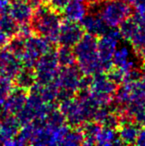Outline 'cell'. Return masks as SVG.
Instances as JSON below:
<instances>
[{"mask_svg": "<svg viewBox=\"0 0 145 146\" xmlns=\"http://www.w3.org/2000/svg\"><path fill=\"white\" fill-rule=\"evenodd\" d=\"M62 21L63 17L60 12L52 9L47 2H43L33 10L30 24L33 34L45 37L52 44H58L59 28Z\"/></svg>", "mask_w": 145, "mask_h": 146, "instance_id": "1", "label": "cell"}, {"mask_svg": "<svg viewBox=\"0 0 145 146\" xmlns=\"http://www.w3.org/2000/svg\"><path fill=\"white\" fill-rule=\"evenodd\" d=\"M98 37L90 33L84 35L73 46L76 62L83 74L94 75L99 72H105L102 68L97 51Z\"/></svg>", "mask_w": 145, "mask_h": 146, "instance_id": "2", "label": "cell"}, {"mask_svg": "<svg viewBox=\"0 0 145 146\" xmlns=\"http://www.w3.org/2000/svg\"><path fill=\"white\" fill-rule=\"evenodd\" d=\"M134 12L132 6L122 0H104L100 2L98 15L109 27H117Z\"/></svg>", "mask_w": 145, "mask_h": 146, "instance_id": "3", "label": "cell"}, {"mask_svg": "<svg viewBox=\"0 0 145 146\" xmlns=\"http://www.w3.org/2000/svg\"><path fill=\"white\" fill-rule=\"evenodd\" d=\"M93 82L90 93L99 106H107L114 98L117 85L109 80L105 72H99L93 75Z\"/></svg>", "mask_w": 145, "mask_h": 146, "instance_id": "4", "label": "cell"}, {"mask_svg": "<svg viewBox=\"0 0 145 146\" xmlns=\"http://www.w3.org/2000/svg\"><path fill=\"white\" fill-rule=\"evenodd\" d=\"M58 66L56 49L41 56L34 67L36 82L45 85L54 82L58 71Z\"/></svg>", "mask_w": 145, "mask_h": 146, "instance_id": "5", "label": "cell"}, {"mask_svg": "<svg viewBox=\"0 0 145 146\" xmlns=\"http://www.w3.org/2000/svg\"><path fill=\"white\" fill-rule=\"evenodd\" d=\"M85 31L81 25L76 21L68 20L62 21L58 33V45L73 47L84 35Z\"/></svg>", "mask_w": 145, "mask_h": 146, "instance_id": "6", "label": "cell"}, {"mask_svg": "<svg viewBox=\"0 0 145 146\" xmlns=\"http://www.w3.org/2000/svg\"><path fill=\"white\" fill-rule=\"evenodd\" d=\"M58 109L66 117V123L70 128H79L82 123L86 121L76 96L58 103Z\"/></svg>", "mask_w": 145, "mask_h": 146, "instance_id": "7", "label": "cell"}, {"mask_svg": "<svg viewBox=\"0 0 145 146\" xmlns=\"http://www.w3.org/2000/svg\"><path fill=\"white\" fill-rule=\"evenodd\" d=\"M82 74L81 68L76 64L70 67H60L54 82L58 88H66L77 93L79 80Z\"/></svg>", "mask_w": 145, "mask_h": 146, "instance_id": "8", "label": "cell"}, {"mask_svg": "<svg viewBox=\"0 0 145 146\" xmlns=\"http://www.w3.org/2000/svg\"><path fill=\"white\" fill-rule=\"evenodd\" d=\"M118 42L119 41L106 35V34L101 37H98L97 51L99 59H100L102 64V68L105 72L109 70L114 66L112 58L115 50L117 47Z\"/></svg>", "mask_w": 145, "mask_h": 146, "instance_id": "9", "label": "cell"}, {"mask_svg": "<svg viewBox=\"0 0 145 146\" xmlns=\"http://www.w3.org/2000/svg\"><path fill=\"white\" fill-rule=\"evenodd\" d=\"M79 24L81 25L83 30L87 33L93 34V35L96 37H101L105 35L110 28L98 14L90 12H88L81 19V21H79Z\"/></svg>", "mask_w": 145, "mask_h": 146, "instance_id": "10", "label": "cell"}, {"mask_svg": "<svg viewBox=\"0 0 145 146\" xmlns=\"http://www.w3.org/2000/svg\"><path fill=\"white\" fill-rule=\"evenodd\" d=\"M88 13V4L85 0H70L61 12L65 20L79 22Z\"/></svg>", "mask_w": 145, "mask_h": 146, "instance_id": "11", "label": "cell"}, {"mask_svg": "<svg viewBox=\"0 0 145 146\" xmlns=\"http://www.w3.org/2000/svg\"><path fill=\"white\" fill-rule=\"evenodd\" d=\"M10 16L18 23H30L33 15V9L25 0H15L10 6Z\"/></svg>", "mask_w": 145, "mask_h": 146, "instance_id": "12", "label": "cell"}, {"mask_svg": "<svg viewBox=\"0 0 145 146\" xmlns=\"http://www.w3.org/2000/svg\"><path fill=\"white\" fill-rule=\"evenodd\" d=\"M28 98V91L17 87L9 93L6 102V109L9 113L17 114L24 107Z\"/></svg>", "mask_w": 145, "mask_h": 146, "instance_id": "13", "label": "cell"}, {"mask_svg": "<svg viewBox=\"0 0 145 146\" xmlns=\"http://www.w3.org/2000/svg\"><path fill=\"white\" fill-rule=\"evenodd\" d=\"M140 125L135 121L127 122L122 124L117 129V135L123 144L132 145L136 143L137 136H138Z\"/></svg>", "mask_w": 145, "mask_h": 146, "instance_id": "14", "label": "cell"}, {"mask_svg": "<svg viewBox=\"0 0 145 146\" xmlns=\"http://www.w3.org/2000/svg\"><path fill=\"white\" fill-rule=\"evenodd\" d=\"M83 134V145L96 144V136L102 129V125L96 120H87L79 127Z\"/></svg>", "mask_w": 145, "mask_h": 146, "instance_id": "15", "label": "cell"}, {"mask_svg": "<svg viewBox=\"0 0 145 146\" xmlns=\"http://www.w3.org/2000/svg\"><path fill=\"white\" fill-rule=\"evenodd\" d=\"M35 132L30 141L33 145H55L53 129L47 125L42 127H35Z\"/></svg>", "mask_w": 145, "mask_h": 146, "instance_id": "16", "label": "cell"}, {"mask_svg": "<svg viewBox=\"0 0 145 146\" xmlns=\"http://www.w3.org/2000/svg\"><path fill=\"white\" fill-rule=\"evenodd\" d=\"M15 84L17 87L29 91L34 83L36 82V75L34 68H23L18 72V74L14 77Z\"/></svg>", "mask_w": 145, "mask_h": 146, "instance_id": "17", "label": "cell"}, {"mask_svg": "<svg viewBox=\"0 0 145 146\" xmlns=\"http://www.w3.org/2000/svg\"><path fill=\"white\" fill-rule=\"evenodd\" d=\"M97 145H121L123 144L118 138L116 129L102 127L101 130L96 136Z\"/></svg>", "mask_w": 145, "mask_h": 146, "instance_id": "18", "label": "cell"}, {"mask_svg": "<svg viewBox=\"0 0 145 146\" xmlns=\"http://www.w3.org/2000/svg\"><path fill=\"white\" fill-rule=\"evenodd\" d=\"M56 53L58 62L60 67H70L76 64V57L73 49H71V47L59 45L56 49Z\"/></svg>", "mask_w": 145, "mask_h": 146, "instance_id": "19", "label": "cell"}, {"mask_svg": "<svg viewBox=\"0 0 145 146\" xmlns=\"http://www.w3.org/2000/svg\"><path fill=\"white\" fill-rule=\"evenodd\" d=\"M117 27H118V31H119V33L121 34L122 39L129 42L132 39V37L134 36L139 26L132 19V17L129 16L128 18H126L122 22H120V24Z\"/></svg>", "mask_w": 145, "mask_h": 146, "instance_id": "20", "label": "cell"}, {"mask_svg": "<svg viewBox=\"0 0 145 146\" xmlns=\"http://www.w3.org/2000/svg\"><path fill=\"white\" fill-rule=\"evenodd\" d=\"M83 143V134L81 128H70L63 138L61 145H79Z\"/></svg>", "mask_w": 145, "mask_h": 146, "instance_id": "21", "label": "cell"}, {"mask_svg": "<svg viewBox=\"0 0 145 146\" xmlns=\"http://www.w3.org/2000/svg\"><path fill=\"white\" fill-rule=\"evenodd\" d=\"M19 23L12 17L5 15L0 21V30L7 36L13 37L17 35L19 33Z\"/></svg>", "mask_w": 145, "mask_h": 146, "instance_id": "22", "label": "cell"}, {"mask_svg": "<svg viewBox=\"0 0 145 146\" xmlns=\"http://www.w3.org/2000/svg\"><path fill=\"white\" fill-rule=\"evenodd\" d=\"M45 121L48 127L55 129L66 124V117L58 108H56L46 114Z\"/></svg>", "mask_w": 145, "mask_h": 146, "instance_id": "23", "label": "cell"}, {"mask_svg": "<svg viewBox=\"0 0 145 146\" xmlns=\"http://www.w3.org/2000/svg\"><path fill=\"white\" fill-rule=\"evenodd\" d=\"M9 51L16 57L21 59L25 51V39L20 35H15L10 40L9 44Z\"/></svg>", "mask_w": 145, "mask_h": 146, "instance_id": "24", "label": "cell"}, {"mask_svg": "<svg viewBox=\"0 0 145 146\" xmlns=\"http://www.w3.org/2000/svg\"><path fill=\"white\" fill-rule=\"evenodd\" d=\"M129 56H130V51H129L128 47L124 45V46H120L119 48H117L115 50V53H114L112 58L113 65L116 67L121 68L130 59Z\"/></svg>", "mask_w": 145, "mask_h": 146, "instance_id": "25", "label": "cell"}, {"mask_svg": "<svg viewBox=\"0 0 145 146\" xmlns=\"http://www.w3.org/2000/svg\"><path fill=\"white\" fill-rule=\"evenodd\" d=\"M100 124L102 125V127H105V128L117 130V129L121 125L119 114H117L116 112H109L105 117L104 119L101 121Z\"/></svg>", "mask_w": 145, "mask_h": 146, "instance_id": "26", "label": "cell"}, {"mask_svg": "<svg viewBox=\"0 0 145 146\" xmlns=\"http://www.w3.org/2000/svg\"><path fill=\"white\" fill-rule=\"evenodd\" d=\"M130 42L135 52L145 46V25L138 27V30H137Z\"/></svg>", "mask_w": 145, "mask_h": 146, "instance_id": "27", "label": "cell"}, {"mask_svg": "<svg viewBox=\"0 0 145 146\" xmlns=\"http://www.w3.org/2000/svg\"><path fill=\"white\" fill-rule=\"evenodd\" d=\"M106 77L109 80H111L113 83H115L116 85H120L124 82V75L125 72L121 70L120 68L113 66L109 70L105 72Z\"/></svg>", "mask_w": 145, "mask_h": 146, "instance_id": "28", "label": "cell"}, {"mask_svg": "<svg viewBox=\"0 0 145 146\" xmlns=\"http://www.w3.org/2000/svg\"><path fill=\"white\" fill-rule=\"evenodd\" d=\"M143 76V73L140 68H134L130 70L125 72L123 83H134L140 82Z\"/></svg>", "mask_w": 145, "mask_h": 146, "instance_id": "29", "label": "cell"}, {"mask_svg": "<svg viewBox=\"0 0 145 146\" xmlns=\"http://www.w3.org/2000/svg\"><path fill=\"white\" fill-rule=\"evenodd\" d=\"M13 83L10 78L6 76L0 77V97L7 95L12 91Z\"/></svg>", "mask_w": 145, "mask_h": 146, "instance_id": "30", "label": "cell"}, {"mask_svg": "<svg viewBox=\"0 0 145 146\" xmlns=\"http://www.w3.org/2000/svg\"><path fill=\"white\" fill-rule=\"evenodd\" d=\"M93 82V75H87L82 74V76L79 78L78 91H88L91 89V86Z\"/></svg>", "mask_w": 145, "mask_h": 146, "instance_id": "31", "label": "cell"}, {"mask_svg": "<svg viewBox=\"0 0 145 146\" xmlns=\"http://www.w3.org/2000/svg\"><path fill=\"white\" fill-rule=\"evenodd\" d=\"M76 92L70 90V89H66V88H58V94H56V102H62L65 100H68L75 97Z\"/></svg>", "mask_w": 145, "mask_h": 146, "instance_id": "32", "label": "cell"}, {"mask_svg": "<svg viewBox=\"0 0 145 146\" xmlns=\"http://www.w3.org/2000/svg\"><path fill=\"white\" fill-rule=\"evenodd\" d=\"M70 1V0H48V4L52 9L61 13Z\"/></svg>", "mask_w": 145, "mask_h": 146, "instance_id": "33", "label": "cell"}, {"mask_svg": "<svg viewBox=\"0 0 145 146\" xmlns=\"http://www.w3.org/2000/svg\"><path fill=\"white\" fill-rule=\"evenodd\" d=\"M18 35L24 38L25 40L27 39V38H29L30 36L33 35V31H32V26H30V23L21 24V26L19 27Z\"/></svg>", "mask_w": 145, "mask_h": 146, "instance_id": "34", "label": "cell"}, {"mask_svg": "<svg viewBox=\"0 0 145 146\" xmlns=\"http://www.w3.org/2000/svg\"><path fill=\"white\" fill-rule=\"evenodd\" d=\"M130 5L134 11L138 12H145V0H132Z\"/></svg>", "mask_w": 145, "mask_h": 146, "instance_id": "35", "label": "cell"}, {"mask_svg": "<svg viewBox=\"0 0 145 146\" xmlns=\"http://www.w3.org/2000/svg\"><path fill=\"white\" fill-rule=\"evenodd\" d=\"M137 145L145 146V126H142L139 130L138 136H137L136 143Z\"/></svg>", "mask_w": 145, "mask_h": 146, "instance_id": "36", "label": "cell"}, {"mask_svg": "<svg viewBox=\"0 0 145 146\" xmlns=\"http://www.w3.org/2000/svg\"><path fill=\"white\" fill-rule=\"evenodd\" d=\"M25 1L28 3V5L32 7L33 10L36 9L37 7L43 3V0H25Z\"/></svg>", "mask_w": 145, "mask_h": 146, "instance_id": "37", "label": "cell"}, {"mask_svg": "<svg viewBox=\"0 0 145 146\" xmlns=\"http://www.w3.org/2000/svg\"><path fill=\"white\" fill-rule=\"evenodd\" d=\"M136 54H137V56H139L142 60H145V46L140 48L138 51H136Z\"/></svg>", "mask_w": 145, "mask_h": 146, "instance_id": "38", "label": "cell"}, {"mask_svg": "<svg viewBox=\"0 0 145 146\" xmlns=\"http://www.w3.org/2000/svg\"><path fill=\"white\" fill-rule=\"evenodd\" d=\"M87 4H93V3H100L104 0H85Z\"/></svg>", "mask_w": 145, "mask_h": 146, "instance_id": "39", "label": "cell"}, {"mask_svg": "<svg viewBox=\"0 0 145 146\" xmlns=\"http://www.w3.org/2000/svg\"><path fill=\"white\" fill-rule=\"evenodd\" d=\"M140 70L142 71L143 75H145V60H143V61H142V65H140Z\"/></svg>", "mask_w": 145, "mask_h": 146, "instance_id": "40", "label": "cell"}, {"mask_svg": "<svg viewBox=\"0 0 145 146\" xmlns=\"http://www.w3.org/2000/svg\"><path fill=\"white\" fill-rule=\"evenodd\" d=\"M140 82H142V84L143 88L145 89V75L142 77V80H140Z\"/></svg>", "mask_w": 145, "mask_h": 146, "instance_id": "41", "label": "cell"}, {"mask_svg": "<svg viewBox=\"0 0 145 146\" xmlns=\"http://www.w3.org/2000/svg\"><path fill=\"white\" fill-rule=\"evenodd\" d=\"M122 1H125V2H127V3H128V4H131L132 0H122Z\"/></svg>", "mask_w": 145, "mask_h": 146, "instance_id": "42", "label": "cell"}, {"mask_svg": "<svg viewBox=\"0 0 145 146\" xmlns=\"http://www.w3.org/2000/svg\"><path fill=\"white\" fill-rule=\"evenodd\" d=\"M43 2H47L48 3V0H43Z\"/></svg>", "mask_w": 145, "mask_h": 146, "instance_id": "43", "label": "cell"}, {"mask_svg": "<svg viewBox=\"0 0 145 146\" xmlns=\"http://www.w3.org/2000/svg\"><path fill=\"white\" fill-rule=\"evenodd\" d=\"M14 1H15V0H14Z\"/></svg>", "mask_w": 145, "mask_h": 146, "instance_id": "44", "label": "cell"}]
</instances>
